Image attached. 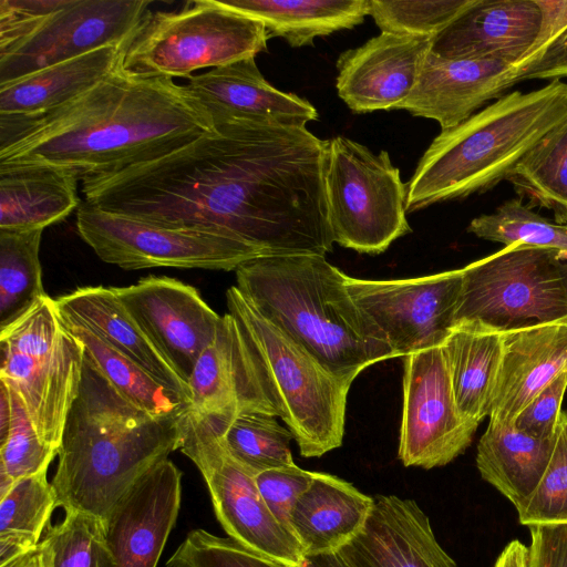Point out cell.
Masks as SVG:
<instances>
[{"mask_svg":"<svg viewBox=\"0 0 567 567\" xmlns=\"http://www.w3.org/2000/svg\"><path fill=\"white\" fill-rule=\"evenodd\" d=\"M66 0H0V50L27 35Z\"/></svg>","mask_w":567,"mask_h":567,"instance_id":"cell-45","label":"cell"},{"mask_svg":"<svg viewBox=\"0 0 567 567\" xmlns=\"http://www.w3.org/2000/svg\"><path fill=\"white\" fill-rule=\"evenodd\" d=\"M474 0H370L371 16L381 32L434 39Z\"/></svg>","mask_w":567,"mask_h":567,"instance_id":"cell-40","label":"cell"},{"mask_svg":"<svg viewBox=\"0 0 567 567\" xmlns=\"http://www.w3.org/2000/svg\"><path fill=\"white\" fill-rule=\"evenodd\" d=\"M463 270L370 280L347 276L357 306L388 339L398 357L440 347L455 324Z\"/></svg>","mask_w":567,"mask_h":567,"instance_id":"cell-15","label":"cell"},{"mask_svg":"<svg viewBox=\"0 0 567 567\" xmlns=\"http://www.w3.org/2000/svg\"><path fill=\"white\" fill-rule=\"evenodd\" d=\"M76 230L101 260L125 270L174 267L230 271L256 260L249 249L225 234L164 226L107 212L84 199L76 209Z\"/></svg>","mask_w":567,"mask_h":567,"instance_id":"cell-12","label":"cell"},{"mask_svg":"<svg viewBox=\"0 0 567 567\" xmlns=\"http://www.w3.org/2000/svg\"><path fill=\"white\" fill-rule=\"evenodd\" d=\"M350 567H458L415 501L378 495L362 529L337 551Z\"/></svg>","mask_w":567,"mask_h":567,"instance_id":"cell-20","label":"cell"},{"mask_svg":"<svg viewBox=\"0 0 567 567\" xmlns=\"http://www.w3.org/2000/svg\"><path fill=\"white\" fill-rule=\"evenodd\" d=\"M567 254L520 243L463 267L455 322L505 331L567 319Z\"/></svg>","mask_w":567,"mask_h":567,"instance_id":"cell-10","label":"cell"},{"mask_svg":"<svg viewBox=\"0 0 567 567\" xmlns=\"http://www.w3.org/2000/svg\"><path fill=\"white\" fill-rule=\"evenodd\" d=\"M514 69L489 60L444 59L430 52L414 90L399 109L436 121L441 131L452 128L516 84Z\"/></svg>","mask_w":567,"mask_h":567,"instance_id":"cell-22","label":"cell"},{"mask_svg":"<svg viewBox=\"0 0 567 567\" xmlns=\"http://www.w3.org/2000/svg\"><path fill=\"white\" fill-rule=\"evenodd\" d=\"M565 226L567 227V224Z\"/></svg>","mask_w":567,"mask_h":567,"instance_id":"cell-54","label":"cell"},{"mask_svg":"<svg viewBox=\"0 0 567 567\" xmlns=\"http://www.w3.org/2000/svg\"><path fill=\"white\" fill-rule=\"evenodd\" d=\"M467 231L505 246L520 243L567 254V227L533 212L520 197L503 203L492 214L475 217Z\"/></svg>","mask_w":567,"mask_h":567,"instance_id":"cell-38","label":"cell"},{"mask_svg":"<svg viewBox=\"0 0 567 567\" xmlns=\"http://www.w3.org/2000/svg\"><path fill=\"white\" fill-rule=\"evenodd\" d=\"M0 567H42L39 544L24 554L0 565Z\"/></svg>","mask_w":567,"mask_h":567,"instance_id":"cell-52","label":"cell"},{"mask_svg":"<svg viewBox=\"0 0 567 567\" xmlns=\"http://www.w3.org/2000/svg\"><path fill=\"white\" fill-rule=\"evenodd\" d=\"M214 130L210 114L185 85L117 69L44 115L0 114V164L54 165L81 181L154 161Z\"/></svg>","mask_w":567,"mask_h":567,"instance_id":"cell-2","label":"cell"},{"mask_svg":"<svg viewBox=\"0 0 567 567\" xmlns=\"http://www.w3.org/2000/svg\"><path fill=\"white\" fill-rule=\"evenodd\" d=\"M555 440L536 437L514 423L489 420L477 444L476 466L481 477L518 512L542 481Z\"/></svg>","mask_w":567,"mask_h":567,"instance_id":"cell-30","label":"cell"},{"mask_svg":"<svg viewBox=\"0 0 567 567\" xmlns=\"http://www.w3.org/2000/svg\"><path fill=\"white\" fill-rule=\"evenodd\" d=\"M432 40L381 32L337 61L339 97L354 113L399 109L414 90Z\"/></svg>","mask_w":567,"mask_h":567,"instance_id":"cell-17","label":"cell"},{"mask_svg":"<svg viewBox=\"0 0 567 567\" xmlns=\"http://www.w3.org/2000/svg\"><path fill=\"white\" fill-rule=\"evenodd\" d=\"M265 25L219 0L189 1L178 11L147 12L125 43L120 71L141 78H185L194 71L267 51Z\"/></svg>","mask_w":567,"mask_h":567,"instance_id":"cell-8","label":"cell"},{"mask_svg":"<svg viewBox=\"0 0 567 567\" xmlns=\"http://www.w3.org/2000/svg\"><path fill=\"white\" fill-rule=\"evenodd\" d=\"M528 547L515 539L508 543L493 567H527Z\"/></svg>","mask_w":567,"mask_h":567,"instance_id":"cell-49","label":"cell"},{"mask_svg":"<svg viewBox=\"0 0 567 567\" xmlns=\"http://www.w3.org/2000/svg\"><path fill=\"white\" fill-rule=\"evenodd\" d=\"M507 181L529 207L550 209L557 224H567V120L517 163Z\"/></svg>","mask_w":567,"mask_h":567,"instance_id":"cell-34","label":"cell"},{"mask_svg":"<svg viewBox=\"0 0 567 567\" xmlns=\"http://www.w3.org/2000/svg\"><path fill=\"white\" fill-rule=\"evenodd\" d=\"M117 298L157 349L188 383L203 350L214 340L223 317L199 291L166 276H148L113 287Z\"/></svg>","mask_w":567,"mask_h":567,"instance_id":"cell-16","label":"cell"},{"mask_svg":"<svg viewBox=\"0 0 567 567\" xmlns=\"http://www.w3.org/2000/svg\"><path fill=\"white\" fill-rule=\"evenodd\" d=\"M186 89L205 106L212 120L249 117L306 125L318 118L307 100L272 86L255 58L238 60L192 75Z\"/></svg>","mask_w":567,"mask_h":567,"instance_id":"cell-24","label":"cell"},{"mask_svg":"<svg viewBox=\"0 0 567 567\" xmlns=\"http://www.w3.org/2000/svg\"><path fill=\"white\" fill-rule=\"evenodd\" d=\"M44 229H0V328L47 296L39 258Z\"/></svg>","mask_w":567,"mask_h":567,"instance_id":"cell-35","label":"cell"},{"mask_svg":"<svg viewBox=\"0 0 567 567\" xmlns=\"http://www.w3.org/2000/svg\"><path fill=\"white\" fill-rule=\"evenodd\" d=\"M316 472L296 464L271 468L255 476L259 493L276 519L289 532L290 513L298 497L310 486Z\"/></svg>","mask_w":567,"mask_h":567,"instance_id":"cell-43","label":"cell"},{"mask_svg":"<svg viewBox=\"0 0 567 567\" xmlns=\"http://www.w3.org/2000/svg\"><path fill=\"white\" fill-rule=\"evenodd\" d=\"M55 301L63 319L91 330L190 405L188 383L128 313L113 287H81Z\"/></svg>","mask_w":567,"mask_h":567,"instance_id":"cell-25","label":"cell"},{"mask_svg":"<svg viewBox=\"0 0 567 567\" xmlns=\"http://www.w3.org/2000/svg\"><path fill=\"white\" fill-rule=\"evenodd\" d=\"M567 120V83L513 91L461 124L441 131L406 184L405 210L483 193Z\"/></svg>","mask_w":567,"mask_h":567,"instance_id":"cell-5","label":"cell"},{"mask_svg":"<svg viewBox=\"0 0 567 567\" xmlns=\"http://www.w3.org/2000/svg\"><path fill=\"white\" fill-rule=\"evenodd\" d=\"M504 331L476 320L455 322L442 344L458 411L478 424L492 410Z\"/></svg>","mask_w":567,"mask_h":567,"instance_id":"cell-29","label":"cell"},{"mask_svg":"<svg viewBox=\"0 0 567 567\" xmlns=\"http://www.w3.org/2000/svg\"><path fill=\"white\" fill-rule=\"evenodd\" d=\"M223 3L260 21L269 38L291 47L312 45L316 38L351 29L369 16L370 0H227Z\"/></svg>","mask_w":567,"mask_h":567,"instance_id":"cell-31","label":"cell"},{"mask_svg":"<svg viewBox=\"0 0 567 567\" xmlns=\"http://www.w3.org/2000/svg\"><path fill=\"white\" fill-rule=\"evenodd\" d=\"M194 414L224 430L240 413L279 416L255 372L231 315L223 316L214 340L203 350L188 378Z\"/></svg>","mask_w":567,"mask_h":567,"instance_id":"cell-19","label":"cell"},{"mask_svg":"<svg viewBox=\"0 0 567 567\" xmlns=\"http://www.w3.org/2000/svg\"><path fill=\"white\" fill-rule=\"evenodd\" d=\"M224 431L188 409L182 416L179 450L199 470L215 515L228 537L289 567L303 560V549L264 502L255 475L224 443Z\"/></svg>","mask_w":567,"mask_h":567,"instance_id":"cell-11","label":"cell"},{"mask_svg":"<svg viewBox=\"0 0 567 567\" xmlns=\"http://www.w3.org/2000/svg\"><path fill=\"white\" fill-rule=\"evenodd\" d=\"M184 412L148 415L124 399L85 354L51 482L58 507L106 523L131 488L179 450Z\"/></svg>","mask_w":567,"mask_h":567,"instance_id":"cell-3","label":"cell"},{"mask_svg":"<svg viewBox=\"0 0 567 567\" xmlns=\"http://www.w3.org/2000/svg\"><path fill=\"white\" fill-rule=\"evenodd\" d=\"M566 391L567 369L520 412L515 426L543 440L555 439Z\"/></svg>","mask_w":567,"mask_h":567,"instance_id":"cell-44","label":"cell"},{"mask_svg":"<svg viewBox=\"0 0 567 567\" xmlns=\"http://www.w3.org/2000/svg\"><path fill=\"white\" fill-rule=\"evenodd\" d=\"M182 499V472L168 458L118 502L105 523L114 567H157Z\"/></svg>","mask_w":567,"mask_h":567,"instance_id":"cell-18","label":"cell"},{"mask_svg":"<svg viewBox=\"0 0 567 567\" xmlns=\"http://www.w3.org/2000/svg\"><path fill=\"white\" fill-rule=\"evenodd\" d=\"M213 122L210 134L165 156L82 178L83 199L164 226L225 234L256 259L330 252L327 141L298 123Z\"/></svg>","mask_w":567,"mask_h":567,"instance_id":"cell-1","label":"cell"},{"mask_svg":"<svg viewBox=\"0 0 567 567\" xmlns=\"http://www.w3.org/2000/svg\"><path fill=\"white\" fill-rule=\"evenodd\" d=\"M478 424L455 402L442 346L404 357L398 456L404 466H444L471 445Z\"/></svg>","mask_w":567,"mask_h":567,"instance_id":"cell-14","label":"cell"},{"mask_svg":"<svg viewBox=\"0 0 567 567\" xmlns=\"http://www.w3.org/2000/svg\"><path fill=\"white\" fill-rule=\"evenodd\" d=\"M148 0H66L27 35L0 50V84L107 45H124Z\"/></svg>","mask_w":567,"mask_h":567,"instance_id":"cell-13","label":"cell"},{"mask_svg":"<svg viewBox=\"0 0 567 567\" xmlns=\"http://www.w3.org/2000/svg\"><path fill=\"white\" fill-rule=\"evenodd\" d=\"M298 567H350L337 551L305 555Z\"/></svg>","mask_w":567,"mask_h":567,"instance_id":"cell-51","label":"cell"},{"mask_svg":"<svg viewBox=\"0 0 567 567\" xmlns=\"http://www.w3.org/2000/svg\"><path fill=\"white\" fill-rule=\"evenodd\" d=\"M543 19L539 34L523 60L514 66H525L536 59L545 48L567 28V0H538Z\"/></svg>","mask_w":567,"mask_h":567,"instance_id":"cell-48","label":"cell"},{"mask_svg":"<svg viewBox=\"0 0 567 567\" xmlns=\"http://www.w3.org/2000/svg\"><path fill=\"white\" fill-rule=\"evenodd\" d=\"M522 525H567V410H561L547 470L517 512Z\"/></svg>","mask_w":567,"mask_h":567,"instance_id":"cell-41","label":"cell"},{"mask_svg":"<svg viewBox=\"0 0 567 567\" xmlns=\"http://www.w3.org/2000/svg\"><path fill=\"white\" fill-rule=\"evenodd\" d=\"M372 505L373 497L351 483L316 472L292 506V534L305 555L338 551L362 529Z\"/></svg>","mask_w":567,"mask_h":567,"instance_id":"cell-27","label":"cell"},{"mask_svg":"<svg viewBox=\"0 0 567 567\" xmlns=\"http://www.w3.org/2000/svg\"><path fill=\"white\" fill-rule=\"evenodd\" d=\"M235 271L236 287L254 307L336 377L353 381L368 367L399 358L352 299L347 275L324 256L260 258Z\"/></svg>","mask_w":567,"mask_h":567,"instance_id":"cell-4","label":"cell"},{"mask_svg":"<svg viewBox=\"0 0 567 567\" xmlns=\"http://www.w3.org/2000/svg\"><path fill=\"white\" fill-rule=\"evenodd\" d=\"M124 45L103 47L0 84V114L37 117L65 105L118 69Z\"/></svg>","mask_w":567,"mask_h":567,"instance_id":"cell-28","label":"cell"},{"mask_svg":"<svg viewBox=\"0 0 567 567\" xmlns=\"http://www.w3.org/2000/svg\"><path fill=\"white\" fill-rule=\"evenodd\" d=\"M12 404L9 385L0 380V442L4 440L11 424Z\"/></svg>","mask_w":567,"mask_h":567,"instance_id":"cell-50","label":"cell"},{"mask_svg":"<svg viewBox=\"0 0 567 567\" xmlns=\"http://www.w3.org/2000/svg\"><path fill=\"white\" fill-rule=\"evenodd\" d=\"M39 546L42 567H114L105 523L82 512H65Z\"/></svg>","mask_w":567,"mask_h":567,"instance_id":"cell-36","label":"cell"},{"mask_svg":"<svg viewBox=\"0 0 567 567\" xmlns=\"http://www.w3.org/2000/svg\"><path fill=\"white\" fill-rule=\"evenodd\" d=\"M63 321L82 342L86 357L96 369L134 406L154 417L179 414L189 408L181 396L91 330L65 319Z\"/></svg>","mask_w":567,"mask_h":567,"instance_id":"cell-32","label":"cell"},{"mask_svg":"<svg viewBox=\"0 0 567 567\" xmlns=\"http://www.w3.org/2000/svg\"><path fill=\"white\" fill-rule=\"evenodd\" d=\"M567 76V28L545 50L525 66L514 69L515 83L525 80Z\"/></svg>","mask_w":567,"mask_h":567,"instance_id":"cell-47","label":"cell"},{"mask_svg":"<svg viewBox=\"0 0 567 567\" xmlns=\"http://www.w3.org/2000/svg\"><path fill=\"white\" fill-rule=\"evenodd\" d=\"M565 269H566V276H567V258L565 260Z\"/></svg>","mask_w":567,"mask_h":567,"instance_id":"cell-53","label":"cell"},{"mask_svg":"<svg viewBox=\"0 0 567 567\" xmlns=\"http://www.w3.org/2000/svg\"><path fill=\"white\" fill-rule=\"evenodd\" d=\"M542 19L538 0H474L432 40L431 52L516 66L535 43Z\"/></svg>","mask_w":567,"mask_h":567,"instance_id":"cell-21","label":"cell"},{"mask_svg":"<svg viewBox=\"0 0 567 567\" xmlns=\"http://www.w3.org/2000/svg\"><path fill=\"white\" fill-rule=\"evenodd\" d=\"M47 474L48 470H43L23 477L0 497V565L40 543L58 507L56 493Z\"/></svg>","mask_w":567,"mask_h":567,"instance_id":"cell-33","label":"cell"},{"mask_svg":"<svg viewBox=\"0 0 567 567\" xmlns=\"http://www.w3.org/2000/svg\"><path fill=\"white\" fill-rule=\"evenodd\" d=\"M226 303L251 365L300 454L319 457L341 446L353 381L332 374L267 320L236 286L226 291Z\"/></svg>","mask_w":567,"mask_h":567,"instance_id":"cell-6","label":"cell"},{"mask_svg":"<svg viewBox=\"0 0 567 567\" xmlns=\"http://www.w3.org/2000/svg\"><path fill=\"white\" fill-rule=\"evenodd\" d=\"M527 567H567V525L529 526Z\"/></svg>","mask_w":567,"mask_h":567,"instance_id":"cell-46","label":"cell"},{"mask_svg":"<svg viewBox=\"0 0 567 567\" xmlns=\"http://www.w3.org/2000/svg\"><path fill=\"white\" fill-rule=\"evenodd\" d=\"M167 567H289L256 553L230 537L190 530L166 563Z\"/></svg>","mask_w":567,"mask_h":567,"instance_id":"cell-42","label":"cell"},{"mask_svg":"<svg viewBox=\"0 0 567 567\" xmlns=\"http://www.w3.org/2000/svg\"><path fill=\"white\" fill-rule=\"evenodd\" d=\"M79 181L54 165L0 164V229H44L64 220L81 203Z\"/></svg>","mask_w":567,"mask_h":567,"instance_id":"cell-26","label":"cell"},{"mask_svg":"<svg viewBox=\"0 0 567 567\" xmlns=\"http://www.w3.org/2000/svg\"><path fill=\"white\" fill-rule=\"evenodd\" d=\"M324 192L333 241L378 255L412 231L406 185L386 151L374 154L344 136L327 140Z\"/></svg>","mask_w":567,"mask_h":567,"instance_id":"cell-9","label":"cell"},{"mask_svg":"<svg viewBox=\"0 0 567 567\" xmlns=\"http://www.w3.org/2000/svg\"><path fill=\"white\" fill-rule=\"evenodd\" d=\"M223 437L230 455L255 476L295 464L290 450L293 436L271 414L240 413L227 425Z\"/></svg>","mask_w":567,"mask_h":567,"instance_id":"cell-37","label":"cell"},{"mask_svg":"<svg viewBox=\"0 0 567 567\" xmlns=\"http://www.w3.org/2000/svg\"><path fill=\"white\" fill-rule=\"evenodd\" d=\"M10 392L11 424L7 436L0 442V497L17 481L48 470L58 455L55 450L41 441L19 395L11 388Z\"/></svg>","mask_w":567,"mask_h":567,"instance_id":"cell-39","label":"cell"},{"mask_svg":"<svg viewBox=\"0 0 567 567\" xmlns=\"http://www.w3.org/2000/svg\"><path fill=\"white\" fill-rule=\"evenodd\" d=\"M566 369L567 319L505 330L489 420L515 423L520 412Z\"/></svg>","mask_w":567,"mask_h":567,"instance_id":"cell-23","label":"cell"},{"mask_svg":"<svg viewBox=\"0 0 567 567\" xmlns=\"http://www.w3.org/2000/svg\"><path fill=\"white\" fill-rule=\"evenodd\" d=\"M0 380L21 399L41 441L59 452L82 380L84 346L45 296L0 328Z\"/></svg>","mask_w":567,"mask_h":567,"instance_id":"cell-7","label":"cell"}]
</instances>
